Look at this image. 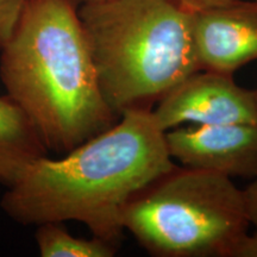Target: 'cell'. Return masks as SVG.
I'll return each instance as SVG.
<instances>
[{
	"instance_id": "4fadbf2b",
	"label": "cell",
	"mask_w": 257,
	"mask_h": 257,
	"mask_svg": "<svg viewBox=\"0 0 257 257\" xmlns=\"http://www.w3.org/2000/svg\"><path fill=\"white\" fill-rule=\"evenodd\" d=\"M179 2L188 12L195 14V12L216 8V6L229 4V3L236 2V0H179Z\"/></svg>"
},
{
	"instance_id": "5bb4252c",
	"label": "cell",
	"mask_w": 257,
	"mask_h": 257,
	"mask_svg": "<svg viewBox=\"0 0 257 257\" xmlns=\"http://www.w3.org/2000/svg\"><path fill=\"white\" fill-rule=\"evenodd\" d=\"M72 2L75 4L76 6H81V5H87V4H96V3H102V2H107V0H72Z\"/></svg>"
},
{
	"instance_id": "ba28073f",
	"label": "cell",
	"mask_w": 257,
	"mask_h": 257,
	"mask_svg": "<svg viewBox=\"0 0 257 257\" xmlns=\"http://www.w3.org/2000/svg\"><path fill=\"white\" fill-rule=\"evenodd\" d=\"M43 155L47 149L29 118L8 95L0 96V184L11 186Z\"/></svg>"
},
{
	"instance_id": "52a82bcc",
	"label": "cell",
	"mask_w": 257,
	"mask_h": 257,
	"mask_svg": "<svg viewBox=\"0 0 257 257\" xmlns=\"http://www.w3.org/2000/svg\"><path fill=\"white\" fill-rule=\"evenodd\" d=\"M200 68L232 74L257 60V2L236 0L192 14Z\"/></svg>"
},
{
	"instance_id": "2e32d148",
	"label": "cell",
	"mask_w": 257,
	"mask_h": 257,
	"mask_svg": "<svg viewBox=\"0 0 257 257\" xmlns=\"http://www.w3.org/2000/svg\"><path fill=\"white\" fill-rule=\"evenodd\" d=\"M255 2H257V0H255Z\"/></svg>"
},
{
	"instance_id": "8fae6325",
	"label": "cell",
	"mask_w": 257,
	"mask_h": 257,
	"mask_svg": "<svg viewBox=\"0 0 257 257\" xmlns=\"http://www.w3.org/2000/svg\"><path fill=\"white\" fill-rule=\"evenodd\" d=\"M252 182L245 189H242L244 210L249 225L255 227L257 233V175L252 178Z\"/></svg>"
},
{
	"instance_id": "5b68a950",
	"label": "cell",
	"mask_w": 257,
	"mask_h": 257,
	"mask_svg": "<svg viewBox=\"0 0 257 257\" xmlns=\"http://www.w3.org/2000/svg\"><path fill=\"white\" fill-rule=\"evenodd\" d=\"M152 113L163 133L185 124L257 125L255 91L237 85L232 74L205 69L167 92Z\"/></svg>"
},
{
	"instance_id": "8992f818",
	"label": "cell",
	"mask_w": 257,
	"mask_h": 257,
	"mask_svg": "<svg viewBox=\"0 0 257 257\" xmlns=\"http://www.w3.org/2000/svg\"><path fill=\"white\" fill-rule=\"evenodd\" d=\"M167 150L184 167L240 178L257 175V125L178 126L165 133Z\"/></svg>"
},
{
	"instance_id": "9c48e42d",
	"label": "cell",
	"mask_w": 257,
	"mask_h": 257,
	"mask_svg": "<svg viewBox=\"0 0 257 257\" xmlns=\"http://www.w3.org/2000/svg\"><path fill=\"white\" fill-rule=\"evenodd\" d=\"M37 226L36 244L42 257H112L117 251L114 244L98 237H74L62 223H43Z\"/></svg>"
},
{
	"instance_id": "277c9868",
	"label": "cell",
	"mask_w": 257,
	"mask_h": 257,
	"mask_svg": "<svg viewBox=\"0 0 257 257\" xmlns=\"http://www.w3.org/2000/svg\"><path fill=\"white\" fill-rule=\"evenodd\" d=\"M123 226L154 256L230 257L249 221L229 176L174 167L128 202Z\"/></svg>"
},
{
	"instance_id": "30bf717a",
	"label": "cell",
	"mask_w": 257,
	"mask_h": 257,
	"mask_svg": "<svg viewBox=\"0 0 257 257\" xmlns=\"http://www.w3.org/2000/svg\"><path fill=\"white\" fill-rule=\"evenodd\" d=\"M29 0H0V49L14 32Z\"/></svg>"
},
{
	"instance_id": "3957f363",
	"label": "cell",
	"mask_w": 257,
	"mask_h": 257,
	"mask_svg": "<svg viewBox=\"0 0 257 257\" xmlns=\"http://www.w3.org/2000/svg\"><path fill=\"white\" fill-rule=\"evenodd\" d=\"M102 95L119 117L153 110L200 70L192 14L179 0H107L78 8Z\"/></svg>"
},
{
	"instance_id": "9a60e30c",
	"label": "cell",
	"mask_w": 257,
	"mask_h": 257,
	"mask_svg": "<svg viewBox=\"0 0 257 257\" xmlns=\"http://www.w3.org/2000/svg\"><path fill=\"white\" fill-rule=\"evenodd\" d=\"M255 99H256V111H257V91H255Z\"/></svg>"
},
{
	"instance_id": "7c38bea8",
	"label": "cell",
	"mask_w": 257,
	"mask_h": 257,
	"mask_svg": "<svg viewBox=\"0 0 257 257\" xmlns=\"http://www.w3.org/2000/svg\"><path fill=\"white\" fill-rule=\"evenodd\" d=\"M230 257H257V233H245L237 242Z\"/></svg>"
},
{
	"instance_id": "7a4b0ae2",
	"label": "cell",
	"mask_w": 257,
	"mask_h": 257,
	"mask_svg": "<svg viewBox=\"0 0 257 257\" xmlns=\"http://www.w3.org/2000/svg\"><path fill=\"white\" fill-rule=\"evenodd\" d=\"M0 76L47 152L66 154L118 118L102 95L72 0H29L3 46Z\"/></svg>"
},
{
	"instance_id": "6da1fadb",
	"label": "cell",
	"mask_w": 257,
	"mask_h": 257,
	"mask_svg": "<svg viewBox=\"0 0 257 257\" xmlns=\"http://www.w3.org/2000/svg\"><path fill=\"white\" fill-rule=\"evenodd\" d=\"M174 167L152 110L135 108L64 156L38 157L0 204L22 225L75 220L115 245L128 202Z\"/></svg>"
}]
</instances>
